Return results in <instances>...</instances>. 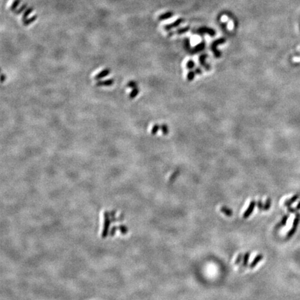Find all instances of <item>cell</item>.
<instances>
[{
  "label": "cell",
  "instance_id": "1",
  "mask_svg": "<svg viewBox=\"0 0 300 300\" xmlns=\"http://www.w3.org/2000/svg\"><path fill=\"white\" fill-rule=\"evenodd\" d=\"M225 41V38H219V39H217V41H214L213 44L211 45V49L212 50H213V52H214V54H215V56H217V57H219V55H220V54H219V52H218V51L217 50V46L218 45H220V44H222L224 43Z\"/></svg>",
  "mask_w": 300,
  "mask_h": 300
},
{
  "label": "cell",
  "instance_id": "2",
  "mask_svg": "<svg viewBox=\"0 0 300 300\" xmlns=\"http://www.w3.org/2000/svg\"><path fill=\"white\" fill-rule=\"evenodd\" d=\"M255 206H256V202L254 200H252V202L250 203V204H249L248 208H247L246 211H245L244 213H243V218L244 219L248 218V217L252 215V213H253V211H254V207H255Z\"/></svg>",
  "mask_w": 300,
  "mask_h": 300
},
{
  "label": "cell",
  "instance_id": "3",
  "mask_svg": "<svg viewBox=\"0 0 300 300\" xmlns=\"http://www.w3.org/2000/svg\"><path fill=\"white\" fill-rule=\"evenodd\" d=\"M197 32H198L199 34H207L211 36H214L215 35V32L214 29L206 27H203L199 28L198 30H197Z\"/></svg>",
  "mask_w": 300,
  "mask_h": 300
},
{
  "label": "cell",
  "instance_id": "4",
  "mask_svg": "<svg viewBox=\"0 0 300 300\" xmlns=\"http://www.w3.org/2000/svg\"><path fill=\"white\" fill-rule=\"evenodd\" d=\"M184 20L182 19V18H179V19L177 20L176 21L174 22H172V24H170V25H165L164 26V29L166 31H169L170 30V29H174V28H176V27H177L178 26H179V25L182 24L183 22H184Z\"/></svg>",
  "mask_w": 300,
  "mask_h": 300
},
{
  "label": "cell",
  "instance_id": "5",
  "mask_svg": "<svg viewBox=\"0 0 300 300\" xmlns=\"http://www.w3.org/2000/svg\"><path fill=\"white\" fill-rule=\"evenodd\" d=\"M299 215H297V217H295L294 219V223H293V226H292V228L290 229V231L288 232V237H291L292 236V235L294 233V232H295L296 229H297V226L298 225V223H299Z\"/></svg>",
  "mask_w": 300,
  "mask_h": 300
},
{
  "label": "cell",
  "instance_id": "6",
  "mask_svg": "<svg viewBox=\"0 0 300 300\" xmlns=\"http://www.w3.org/2000/svg\"><path fill=\"white\" fill-rule=\"evenodd\" d=\"M263 259V255L262 254H258L257 257L254 258L253 261H252V262L251 263V264H250V268H255V267L257 266V265L258 264V263H259L261 261H262Z\"/></svg>",
  "mask_w": 300,
  "mask_h": 300
},
{
  "label": "cell",
  "instance_id": "7",
  "mask_svg": "<svg viewBox=\"0 0 300 300\" xmlns=\"http://www.w3.org/2000/svg\"><path fill=\"white\" fill-rule=\"evenodd\" d=\"M190 28H191V27H190L189 26L182 27V28H180V29H177V30L175 31V32H170V33L169 36H172L173 34H179V35L183 34H184V33L188 32V31L190 30Z\"/></svg>",
  "mask_w": 300,
  "mask_h": 300
},
{
  "label": "cell",
  "instance_id": "8",
  "mask_svg": "<svg viewBox=\"0 0 300 300\" xmlns=\"http://www.w3.org/2000/svg\"><path fill=\"white\" fill-rule=\"evenodd\" d=\"M220 211L222 213H224L225 215H226V216L228 217H231L233 215V211H232L229 208L226 207V206H222V207L220 208Z\"/></svg>",
  "mask_w": 300,
  "mask_h": 300
},
{
  "label": "cell",
  "instance_id": "9",
  "mask_svg": "<svg viewBox=\"0 0 300 300\" xmlns=\"http://www.w3.org/2000/svg\"><path fill=\"white\" fill-rule=\"evenodd\" d=\"M173 15H174V13L172 12H167V13H163V14L161 15H159L158 20H164L169 19V18L172 17Z\"/></svg>",
  "mask_w": 300,
  "mask_h": 300
},
{
  "label": "cell",
  "instance_id": "10",
  "mask_svg": "<svg viewBox=\"0 0 300 300\" xmlns=\"http://www.w3.org/2000/svg\"><path fill=\"white\" fill-rule=\"evenodd\" d=\"M33 11V9L32 8H29L27 9V10L25 11V13H24L23 14V16H22V22H24L25 20H27V18H28V16L29 15V14L32 13Z\"/></svg>",
  "mask_w": 300,
  "mask_h": 300
},
{
  "label": "cell",
  "instance_id": "11",
  "mask_svg": "<svg viewBox=\"0 0 300 300\" xmlns=\"http://www.w3.org/2000/svg\"><path fill=\"white\" fill-rule=\"evenodd\" d=\"M250 252H246L245 254L243 256V266H245L247 265L248 261H249V258H250Z\"/></svg>",
  "mask_w": 300,
  "mask_h": 300
},
{
  "label": "cell",
  "instance_id": "12",
  "mask_svg": "<svg viewBox=\"0 0 300 300\" xmlns=\"http://www.w3.org/2000/svg\"><path fill=\"white\" fill-rule=\"evenodd\" d=\"M37 19V15H34L33 16L32 18H29V19H27V20H25V22H24V25H25V26H27V25H30L31 23L34 22Z\"/></svg>",
  "mask_w": 300,
  "mask_h": 300
},
{
  "label": "cell",
  "instance_id": "13",
  "mask_svg": "<svg viewBox=\"0 0 300 300\" xmlns=\"http://www.w3.org/2000/svg\"><path fill=\"white\" fill-rule=\"evenodd\" d=\"M270 206H271V199L270 198H268L266 199V204L263 206V210H264V211H268V210L270 209Z\"/></svg>",
  "mask_w": 300,
  "mask_h": 300
},
{
  "label": "cell",
  "instance_id": "14",
  "mask_svg": "<svg viewBox=\"0 0 300 300\" xmlns=\"http://www.w3.org/2000/svg\"><path fill=\"white\" fill-rule=\"evenodd\" d=\"M20 3V0H15L14 2L13 3V4L11 5V10L12 11H15V9L17 7L19 6Z\"/></svg>",
  "mask_w": 300,
  "mask_h": 300
},
{
  "label": "cell",
  "instance_id": "15",
  "mask_svg": "<svg viewBox=\"0 0 300 300\" xmlns=\"http://www.w3.org/2000/svg\"><path fill=\"white\" fill-rule=\"evenodd\" d=\"M297 196H295V197L294 196L293 197H292V198L290 199V200L286 201V202H285V204H284L285 206H290V205H291L294 202H295L296 199H297Z\"/></svg>",
  "mask_w": 300,
  "mask_h": 300
},
{
  "label": "cell",
  "instance_id": "16",
  "mask_svg": "<svg viewBox=\"0 0 300 300\" xmlns=\"http://www.w3.org/2000/svg\"><path fill=\"white\" fill-rule=\"evenodd\" d=\"M26 7H27V5H26V4H24V5H23V6H21V8H20V9H19V10H17V11H14V13H16V14H17V15H18V14H20V13H22V11H24V10H25V8H26Z\"/></svg>",
  "mask_w": 300,
  "mask_h": 300
},
{
  "label": "cell",
  "instance_id": "17",
  "mask_svg": "<svg viewBox=\"0 0 300 300\" xmlns=\"http://www.w3.org/2000/svg\"><path fill=\"white\" fill-rule=\"evenodd\" d=\"M242 258H243V254H240L238 256L237 259H236L235 264H236V265H238L239 263L241 262V260H242Z\"/></svg>",
  "mask_w": 300,
  "mask_h": 300
},
{
  "label": "cell",
  "instance_id": "18",
  "mask_svg": "<svg viewBox=\"0 0 300 300\" xmlns=\"http://www.w3.org/2000/svg\"><path fill=\"white\" fill-rule=\"evenodd\" d=\"M287 219H288V215H285L284 217H283V218L282 219V220H281V226H285L286 224V222H287Z\"/></svg>",
  "mask_w": 300,
  "mask_h": 300
},
{
  "label": "cell",
  "instance_id": "19",
  "mask_svg": "<svg viewBox=\"0 0 300 300\" xmlns=\"http://www.w3.org/2000/svg\"><path fill=\"white\" fill-rule=\"evenodd\" d=\"M204 47V43H202L201 44H199V45H197L196 47H195V49H196L197 51H199V50H201V49H202Z\"/></svg>",
  "mask_w": 300,
  "mask_h": 300
},
{
  "label": "cell",
  "instance_id": "20",
  "mask_svg": "<svg viewBox=\"0 0 300 300\" xmlns=\"http://www.w3.org/2000/svg\"><path fill=\"white\" fill-rule=\"evenodd\" d=\"M257 206H258V208H259V210H261V209H262V208H263V203H262V202H261V200L259 201V202H257Z\"/></svg>",
  "mask_w": 300,
  "mask_h": 300
}]
</instances>
